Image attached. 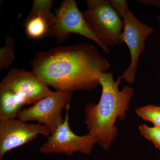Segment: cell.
<instances>
[{"label":"cell","instance_id":"1","mask_svg":"<svg viewBox=\"0 0 160 160\" xmlns=\"http://www.w3.org/2000/svg\"><path fill=\"white\" fill-rule=\"evenodd\" d=\"M32 72L56 91H91L110 69L94 46L82 43L38 52L30 62Z\"/></svg>","mask_w":160,"mask_h":160},{"label":"cell","instance_id":"2","mask_svg":"<svg viewBox=\"0 0 160 160\" xmlns=\"http://www.w3.org/2000/svg\"><path fill=\"white\" fill-rule=\"evenodd\" d=\"M122 76L114 80L113 73L106 72L100 78L102 91L97 104L89 103L85 110V124L88 132L96 137L103 149H109L117 137V120L124 119L129 109L134 90L126 86L121 90L119 86Z\"/></svg>","mask_w":160,"mask_h":160},{"label":"cell","instance_id":"3","mask_svg":"<svg viewBox=\"0 0 160 160\" xmlns=\"http://www.w3.org/2000/svg\"><path fill=\"white\" fill-rule=\"evenodd\" d=\"M53 92L32 72L11 69L0 83V121L18 118L23 106Z\"/></svg>","mask_w":160,"mask_h":160},{"label":"cell","instance_id":"4","mask_svg":"<svg viewBox=\"0 0 160 160\" xmlns=\"http://www.w3.org/2000/svg\"><path fill=\"white\" fill-rule=\"evenodd\" d=\"M110 2L122 19V42L126 44L130 53V64L122 77L126 82L132 84L135 80L140 56L146 49V40L153 29L135 16L128 7L127 1L111 0Z\"/></svg>","mask_w":160,"mask_h":160},{"label":"cell","instance_id":"5","mask_svg":"<svg viewBox=\"0 0 160 160\" xmlns=\"http://www.w3.org/2000/svg\"><path fill=\"white\" fill-rule=\"evenodd\" d=\"M82 13L86 24L92 33L106 47L123 44L122 19L107 0H88Z\"/></svg>","mask_w":160,"mask_h":160},{"label":"cell","instance_id":"6","mask_svg":"<svg viewBox=\"0 0 160 160\" xmlns=\"http://www.w3.org/2000/svg\"><path fill=\"white\" fill-rule=\"evenodd\" d=\"M54 14L46 37L54 38L60 43L68 39L70 34L80 35L96 43L104 53H109V48L101 42L89 29L75 1H63Z\"/></svg>","mask_w":160,"mask_h":160},{"label":"cell","instance_id":"7","mask_svg":"<svg viewBox=\"0 0 160 160\" xmlns=\"http://www.w3.org/2000/svg\"><path fill=\"white\" fill-rule=\"evenodd\" d=\"M66 109L65 119L54 132L47 138L46 142L40 146L39 151L44 154H61L71 156L76 152L89 155L98 143L96 137L88 132L79 136L73 132L69 126V111Z\"/></svg>","mask_w":160,"mask_h":160},{"label":"cell","instance_id":"8","mask_svg":"<svg viewBox=\"0 0 160 160\" xmlns=\"http://www.w3.org/2000/svg\"><path fill=\"white\" fill-rule=\"evenodd\" d=\"M72 92L53 91L32 106L22 109L18 118L24 122H35L52 133L64 122L62 112L70 106Z\"/></svg>","mask_w":160,"mask_h":160},{"label":"cell","instance_id":"9","mask_svg":"<svg viewBox=\"0 0 160 160\" xmlns=\"http://www.w3.org/2000/svg\"><path fill=\"white\" fill-rule=\"evenodd\" d=\"M50 131L43 125L28 124L18 119L0 121V160L12 149L31 142L38 136L48 138Z\"/></svg>","mask_w":160,"mask_h":160},{"label":"cell","instance_id":"10","mask_svg":"<svg viewBox=\"0 0 160 160\" xmlns=\"http://www.w3.org/2000/svg\"><path fill=\"white\" fill-rule=\"evenodd\" d=\"M54 1L35 0L29 15L24 22L27 36L38 39L46 36L54 13L51 11Z\"/></svg>","mask_w":160,"mask_h":160},{"label":"cell","instance_id":"11","mask_svg":"<svg viewBox=\"0 0 160 160\" xmlns=\"http://www.w3.org/2000/svg\"><path fill=\"white\" fill-rule=\"evenodd\" d=\"M5 46L0 49V69H7L13 63L15 59V41L10 35L6 38Z\"/></svg>","mask_w":160,"mask_h":160},{"label":"cell","instance_id":"12","mask_svg":"<svg viewBox=\"0 0 160 160\" xmlns=\"http://www.w3.org/2000/svg\"><path fill=\"white\" fill-rule=\"evenodd\" d=\"M136 112L142 119L150 122L154 126L160 127V106L147 105L138 108Z\"/></svg>","mask_w":160,"mask_h":160},{"label":"cell","instance_id":"13","mask_svg":"<svg viewBox=\"0 0 160 160\" xmlns=\"http://www.w3.org/2000/svg\"><path fill=\"white\" fill-rule=\"evenodd\" d=\"M139 130L142 136L152 143L157 149L160 150V127H150L142 124L139 127Z\"/></svg>","mask_w":160,"mask_h":160},{"label":"cell","instance_id":"14","mask_svg":"<svg viewBox=\"0 0 160 160\" xmlns=\"http://www.w3.org/2000/svg\"><path fill=\"white\" fill-rule=\"evenodd\" d=\"M138 2L144 5L157 6L160 8V1H149V0H142L139 1ZM158 20L160 22V15L158 18Z\"/></svg>","mask_w":160,"mask_h":160}]
</instances>
